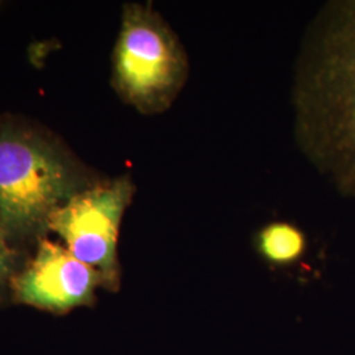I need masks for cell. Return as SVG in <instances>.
Returning a JSON list of instances; mask_svg holds the SVG:
<instances>
[{
  "mask_svg": "<svg viewBox=\"0 0 355 355\" xmlns=\"http://www.w3.org/2000/svg\"><path fill=\"white\" fill-rule=\"evenodd\" d=\"M297 146L355 199V0L328 1L306 26L293 85Z\"/></svg>",
  "mask_w": 355,
  "mask_h": 355,
  "instance_id": "1",
  "label": "cell"
},
{
  "mask_svg": "<svg viewBox=\"0 0 355 355\" xmlns=\"http://www.w3.org/2000/svg\"><path fill=\"white\" fill-rule=\"evenodd\" d=\"M99 179L49 130L0 117V230L15 250L44 239L51 216Z\"/></svg>",
  "mask_w": 355,
  "mask_h": 355,
  "instance_id": "2",
  "label": "cell"
},
{
  "mask_svg": "<svg viewBox=\"0 0 355 355\" xmlns=\"http://www.w3.org/2000/svg\"><path fill=\"white\" fill-rule=\"evenodd\" d=\"M189 76V55L165 19L150 4H125L112 54L111 82L119 98L140 114H164Z\"/></svg>",
  "mask_w": 355,
  "mask_h": 355,
  "instance_id": "3",
  "label": "cell"
},
{
  "mask_svg": "<svg viewBox=\"0 0 355 355\" xmlns=\"http://www.w3.org/2000/svg\"><path fill=\"white\" fill-rule=\"evenodd\" d=\"M136 193L129 175L99 179L74 195L49 218L48 232H54L64 246L80 262L102 275L103 287L117 291L120 267L117 259L119 230Z\"/></svg>",
  "mask_w": 355,
  "mask_h": 355,
  "instance_id": "4",
  "label": "cell"
},
{
  "mask_svg": "<svg viewBox=\"0 0 355 355\" xmlns=\"http://www.w3.org/2000/svg\"><path fill=\"white\" fill-rule=\"evenodd\" d=\"M17 303L54 313L95 303L102 275L80 262L64 245L41 239L35 257L11 280Z\"/></svg>",
  "mask_w": 355,
  "mask_h": 355,
  "instance_id": "5",
  "label": "cell"
},
{
  "mask_svg": "<svg viewBox=\"0 0 355 355\" xmlns=\"http://www.w3.org/2000/svg\"><path fill=\"white\" fill-rule=\"evenodd\" d=\"M257 250L267 262L287 266L296 262L305 252L304 233L290 223L275 221L261 229L255 239Z\"/></svg>",
  "mask_w": 355,
  "mask_h": 355,
  "instance_id": "6",
  "label": "cell"
},
{
  "mask_svg": "<svg viewBox=\"0 0 355 355\" xmlns=\"http://www.w3.org/2000/svg\"><path fill=\"white\" fill-rule=\"evenodd\" d=\"M16 257V250L0 230V297L4 290L11 284V280L15 275Z\"/></svg>",
  "mask_w": 355,
  "mask_h": 355,
  "instance_id": "7",
  "label": "cell"
}]
</instances>
